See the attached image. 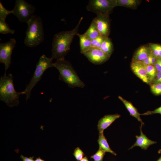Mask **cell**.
<instances>
[{
    "label": "cell",
    "mask_w": 161,
    "mask_h": 161,
    "mask_svg": "<svg viewBox=\"0 0 161 161\" xmlns=\"http://www.w3.org/2000/svg\"><path fill=\"white\" fill-rule=\"evenodd\" d=\"M84 34L92 40L100 35L95 23L92 21Z\"/></svg>",
    "instance_id": "18"
},
{
    "label": "cell",
    "mask_w": 161,
    "mask_h": 161,
    "mask_svg": "<svg viewBox=\"0 0 161 161\" xmlns=\"http://www.w3.org/2000/svg\"><path fill=\"white\" fill-rule=\"evenodd\" d=\"M59 73V79L62 80L70 88L78 87L83 88L85 85L80 79L71 64L65 59L56 60L54 63Z\"/></svg>",
    "instance_id": "4"
},
{
    "label": "cell",
    "mask_w": 161,
    "mask_h": 161,
    "mask_svg": "<svg viewBox=\"0 0 161 161\" xmlns=\"http://www.w3.org/2000/svg\"><path fill=\"white\" fill-rule=\"evenodd\" d=\"M116 5V0H90L87 10L97 15L109 16Z\"/></svg>",
    "instance_id": "7"
},
{
    "label": "cell",
    "mask_w": 161,
    "mask_h": 161,
    "mask_svg": "<svg viewBox=\"0 0 161 161\" xmlns=\"http://www.w3.org/2000/svg\"><path fill=\"white\" fill-rule=\"evenodd\" d=\"M92 21L95 23L100 35L104 38L108 37L109 33V16L97 15Z\"/></svg>",
    "instance_id": "10"
},
{
    "label": "cell",
    "mask_w": 161,
    "mask_h": 161,
    "mask_svg": "<svg viewBox=\"0 0 161 161\" xmlns=\"http://www.w3.org/2000/svg\"><path fill=\"white\" fill-rule=\"evenodd\" d=\"M20 157L22 160L21 161H35L33 159L34 157H27L21 155Z\"/></svg>",
    "instance_id": "33"
},
{
    "label": "cell",
    "mask_w": 161,
    "mask_h": 161,
    "mask_svg": "<svg viewBox=\"0 0 161 161\" xmlns=\"http://www.w3.org/2000/svg\"><path fill=\"white\" fill-rule=\"evenodd\" d=\"M83 19L81 17L76 26L72 30L60 32L55 34L52 42V58L56 60L65 59L70 49L71 44L75 36L78 33L79 26Z\"/></svg>",
    "instance_id": "1"
},
{
    "label": "cell",
    "mask_w": 161,
    "mask_h": 161,
    "mask_svg": "<svg viewBox=\"0 0 161 161\" xmlns=\"http://www.w3.org/2000/svg\"><path fill=\"white\" fill-rule=\"evenodd\" d=\"M145 67L150 82L151 84L154 81L156 77L157 72L155 67L153 65H145Z\"/></svg>",
    "instance_id": "22"
},
{
    "label": "cell",
    "mask_w": 161,
    "mask_h": 161,
    "mask_svg": "<svg viewBox=\"0 0 161 161\" xmlns=\"http://www.w3.org/2000/svg\"><path fill=\"white\" fill-rule=\"evenodd\" d=\"M149 47L151 55L157 59L161 58V45L151 43Z\"/></svg>",
    "instance_id": "21"
},
{
    "label": "cell",
    "mask_w": 161,
    "mask_h": 161,
    "mask_svg": "<svg viewBox=\"0 0 161 161\" xmlns=\"http://www.w3.org/2000/svg\"><path fill=\"white\" fill-rule=\"evenodd\" d=\"M36 8L33 5L24 0H16L12 14L19 21L22 23H27L35 15Z\"/></svg>",
    "instance_id": "6"
},
{
    "label": "cell",
    "mask_w": 161,
    "mask_h": 161,
    "mask_svg": "<svg viewBox=\"0 0 161 161\" xmlns=\"http://www.w3.org/2000/svg\"><path fill=\"white\" fill-rule=\"evenodd\" d=\"M121 116L116 114H107L104 116L98 121L97 130L99 133L103 132L104 130L109 127L115 120L119 118Z\"/></svg>",
    "instance_id": "13"
},
{
    "label": "cell",
    "mask_w": 161,
    "mask_h": 161,
    "mask_svg": "<svg viewBox=\"0 0 161 161\" xmlns=\"http://www.w3.org/2000/svg\"><path fill=\"white\" fill-rule=\"evenodd\" d=\"M161 148L159 150V151H158V153H161Z\"/></svg>",
    "instance_id": "38"
},
{
    "label": "cell",
    "mask_w": 161,
    "mask_h": 161,
    "mask_svg": "<svg viewBox=\"0 0 161 161\" xmlns=\"http://www.w3.org/2000/svg\"><path fill=\"white\" fill-rule=\"evenodd\" d=\"M83 54L92 63L95 64H102L107 60L110 56L100 48H91Z\"/></svg>",
    "instance_id": "9"
},
{
    "label": "cell",
    "mask_w": 161,
    "mask_h": 161,
    "mask_svg": "<svg viewBox=\"0 0 161 161\" xmlns=\"http://www.w3.org/2000/svg\"><path fill=\"white\" fill-rule=\"evenodd\" d=\"M73 155L77 161H80L83 158L84 154L83 151L78 147L75 149Z\"/></svg>",
    "instance_id": "28"
},
{
    "label": "cell",
    "mask_w": 161,
    "mask_h": 161,
    "mask_svg": "<svg viewBox=\"0 0 161 161\" xmlns=\"http://www.w3.org/2000/svg\"><path fill=\"white\" fill-rule=\"evenodd\" d=\"M16 44V41L14 38L0 44V63L4 64L5 72L11 64V55Z\"/></svg>",
    "instance_id": "8"
},
{
    "label": "cell",
    "mask_w": 161,
    "mask_h": 161,
    "mask_svg": "<svg viewBox=\"0 0 161 161\" xmlns=\"http://www.w3.org/2000/svg\"><path fill=\"white\" fill-rule=\"evenodd\" d=\"M106 152L101 148H99L97 151L91 157V158L94 160V161H103V157Z\"/></svg>",
    "instance_id": "24"
},
{
    "label": "cell",
    "mask_w": 161,
    "mask_h": 161,
    "mask_svg": "<svg viewBox=\"0 0 161 161\" xmlns=\"http://www.w3.org/2000/svg\"><path fill=\"white\" fill-rule=\"evenodd\" d=\"M131 68L134 73L143 82L150 84V82L145 68V65L142 62L132 61Z\"/></svg>",
    "instance_id": "11"
},
{
    "label": "cell",
    "mask_w": 161,
    "mask_h": 161,
    "mask_svg": "<svg viewBox=\"0 0 161 161\" xmlns=\"http://www.w3.org/2000/svg\"><path fill=\"white\" fill-rule=\"evenodd\" d=\"M104 38L100 35L92 40L91 48H100Z\"/></svg>",
    "instance_id": "27"
},
{
    "label": "cell",
    "mask_w": 161,
    "mask_h": 161,
    "mask_svg": "<svg viewBox=\"0 0 161 161\" xmlns=\"http://www.w3.org/2000/svg\"><path fill=\"white\" fill-rule=\"evenodd\" d=\"M97 142L99 148H101L106 152L110 153L115 156L117 155V154L109 147L107 139L104 135L103 132L99 133Z\"/></svg>",
    "instance_id": "16"
},
{
    "label": "cell",
    "mask_w": 161,
    "mask_h": 161,
    "mask_svg": "<svg viewBox=\"0 0 161 161\" xmlns=\"http://www.w3.org/2000/svg\"><path fill=\"white\" fill-rule=\"evenodd\" d=\"M119 99L123 103L126 108L129 112L130 115L134 117L138 121L140 122L141 124L144 125L140 117V114L139 113L137 109L132 104L131 102L125 100L122 97L119 96Z\"/></svg>",
    "instance_id": "14"
},
{
    "label": "cell",
    "mask_w": 161,
    "mask_h": 161,
    "mask_svg": "<svg viewBox=\"0 0 161 161\" xmlns=\"http://www.w3.org/2000/svg\"></svg>",
    "instance_id": "39"
},
{
    "label": "cell",
    "mask_w": 161,
    "mask_h": 161,
    "mask_svg": "<svg viewBox=\"0 0 161 161\" xmlns=\"http://www.w3.org/2000/svg\"><path fill=\"white\" fill-rule=\"evenodd\" d=\"M150 89L154 95H161V83H152L150 85Z\"/></svg>",
    "instance_id": "26"
},
{
    "label": "cell",
    "mask_w": 161,
    "mask_h": 161,
    "mask_svg": "<svg viewBox=\"0 0 161 161\" xmlns=\"http://www.w3.org/2000/svg\"><path fill=\"white\" fill-rule=\"evenodd\" d=\"M154 66L156 69L157 72H161V59H157Z\"/></svg>",
    "instance_id": "30"
},
{
    "label": "cell",
    "mask_w": 161,
    "mask_h": 161,
    "mask_svg": "<svg viewBox=\"0 0 161 161\" xmlns=\"http://www.w3.org/2000/svg\"><path fill=\"white\" fill-rule=\"evenodd\" d=\"M12 13V10H7L0 1V19L5 21V19L9 15Z\"/></svg>",
    "instance_id": "25"
},
{
    "label": "cell",
    "mask_w": 161,
    "mask_h": 161,
    "mask_svg": "<svg viewBox=\"0 0 161 161\" xmlns=\"http://www.w3.org/2000/svg\"><path fill=\"white\" fill-rule=\"evenodd\" d=\"M143 125L141 124L140 127V135L139 136H136V141L129 149H132L135 147L139 146L142 149L146 150L149 146L157 143L156 141L149 139L143 134L142 129Z\"/></svg>",
    "instance_id": "12"
},
{
    "label": "cell",
    "mask_w": 161,
    "mask_h": 161,
    "mask_svg": "<svg viewBox=\"0 0 161 161\" xmlns=\"http://www.w3.org/2000/svg\"><path fill=\"white\" fill-rule=\"evenodd\" d=\"M35 161H45L44 160L41 159L40 157L36 158Z\"/></svg>",
    "instance_id": "35"
},
{
    "label": "cell",
    "mask_w": 161,
    "mask_h": 161,
    "mask_svg": "<svg viewBox=\"0 0 161 161\" xmlns=\"http://www.w3.org/2000/svg\"><path fill=\"white\" fill-rule=\"evenodd\" d=\"M156 114H161V106L152 111H148L143 114H140V115H148Z\"/></svg>",
    "instance_id": "29"
},
{
    "label": "cell",
    "mask_w": 161,
    "mask_h": 161,
    "mask_svg": "<svg viewBox=\"0 0 161 161\" xmlns=\"http://www.w3.org/2000/svg\"><path fill=\"white\" fill-rule=\"evenodd\" d=\"M80 161H89L86 157H83Z\"/></svg>",
    "instance_id": "36"
},
{
    "label": "cell",
    "mask_w": 161,
    "mask_h": 161,
    "mask_svg": "<svg viewBox=\"0 0 161 161\" xmlns=\"http://www.w3.org/2000/svg\"><path fill=\"white\" fill-rule=\"evenodd\" d=\"M24 43L28 47H35L42 42L44 33L42 21L40 16L34 15L27 23Z\"/></svg>",
    "instance_id": "3"
},
{
    "label": "cell",
    "mask_w": 161,
    "mask_h": 161,
    "mask_svg": "<svg viewBox=\"0 0 161 161\" xmlns=\"http://www.w3.org/2000/svg\"><path fill=\"white\" fill-rule=\"evenodd\" d=\"M151 54L148 56L142 62L146 65H151Z\"/></svg>",
    "instance_id": "32"
},
{
    "label": "cell",
    "mask_w": 161,
    "mask_h": 161,
    "mask_svg": "<svg viewBox=\"0 0 161 161\" xmlns=\"http://www.w3.org/2000/svg\"><path fill=\"white\" fill-rule=\"evenodd\" d=\"M151 54L149 46H143L140 47L133 56L132 61L142 62Z\"/></svg>",
    "instance_id": "15"
},
{
    "label": "cell",
    "mask_w": 161,
    "mask_h": 161,
    "mask_svg": "<svg viewBox=\"0 0 161 161\" xmlns=\"http://www.w3.org/2000/svg\"><path fill=\"white\" fill-rule=\"evenodd\" d=\"M100 49L110 56L113 52V46L111 40L108 37L104 38Z\"/></svg>",
    "instance_id": "19"
},
{
    "label": "cell",
    "mask_w": 161,
    "mask_h": 161,
    "mask_svg": "<svg viewBox=\"0 0 161 161\" xmlns=\"http://www.w3.org/2000/svg\"><path fill=\"white\" fill-rule=\"evenodd\" d=\"M13 78L11 74L6 73L0 79V100L8 106L13 107L19 103V97L22 92H17L14 88Z\"/></svg>",
    "instance_id": "2"
},
{
    "label": "cell",
    "mask_w": 161,
    "mask_h": 161,
    "mask_svg": "<svg viewBox=\"0 0 161 161\" xmlns=\"http://www.w3.org/2000/svg\"><path fill=\"white\" fill-rule=\"evenodd\" d=\"M15 30L10 28L5 21L0 19V33L2 34L11 33L13 34Z\"/></svg>",
    "instance_id": "23"
},
{
    "label": "cell",
    "mask_w": 161,
    "mask_h": 161,
    "mask_svg": "<svg viewBox=\"0 0 161 161\" xmlns=\"http://www.w3.org/2000/svg\"><path fill=\"white\" fill-rule=\"evenodd\" d=\"M157 59V58L151 55V65L154 66Z\"/></svg>",
    "instance_id": "34"
},
{
    "label": "cell",
    "mask_w": 161,
    "mask_h": 161,
    "mask_svg": "<svg viewBox=\"0 0 161 161\" xmlns=\"http://www.w3.org/2000/svg\"><path fill=\"white\" fill-rule=\"evenodd\" d=\"M157 161H161V157L159 158V159Z\"/></svg>",
    "instance_id": "37"
},
{
    "label": "cell",
    "mask_w": 161,
    "mask_h": 161,
    "mask_svg": "<svg viewBox=\"0 0 161 161\" xmlns=\"http://www.w3.org/2000/svg\"><path fill=\"white\" fill-rule=\"evenodd\" d=\"M53 59L52 57H47L44 54L40 58L30 81L27 85L25 89L23 91V94L26 95V100L30 98L32 90L40 80L45 71L49 68L53 67Z\"/></svg>",
    "instance_id": "5"
},
{
    "label": "cell",
    "mask_w": 161,
    "mask_h": 161,
    "mask_svg": "<svg viewBox=\"0 0 161 161\" xmlns=\"http://www.w3.org/2000/svg\"><path fill=\"white\" fill-rule=\"evenodd\" d=\"M139 2V1L137 0H116V6L134 8L138 4Z\"/></svg>",
    "instance_id": "20"
},
{
    "label": "cell",
    "mask_w": 161,
    "mask_h": 161,
    "mask_svg": "<svg viewBox=\"0 0 161 161\" xmlns=\"http://www.w3.org/2000/svg\"><path fill=\"white\" fill-rule=\"evenodd\" d=\"M161 83V72H157L156 77L152 84L157 83Z\"/></svg>",
    "instance_id": "31"
},
{
    "label": "cell",
    "mask_w": 161,
    "mask_h": 161,
    "mask_svg": "<svg viewBox=\"0 0 161 161\" xmlns=\"http://www.w3.org/2000/svg\"><path fill=\"white\" fill-rule=\"evenodd\" d=\"M79 38L80 52L83 54L91 48L92 40L88 38L84 34L77 35Z\"/></svg>",
    "instance_id": "17"
}]
</instances>
